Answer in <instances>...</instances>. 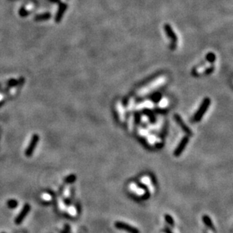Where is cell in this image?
<instances>
[{
	"label": "cell",
	"instance_id": "cell-22",
	"mask_svg": "<svg viewBox=\"0 0 233 233\" xmlns=\"http://www.w3.org/2000/svg\"><path fill=\"white\" fill-rule=\"evenodd\" d=\"M167 104H168L167 101H161V102H160L159 106H160V107H161V108H164V107H165L166 106H167Z\"/></svg>",
	"mask_w": 233,
	"mask_h": 233
},
{
	"label": "cell",
	"instance_id": "cell-7",
	"mask_svg": "<svg viewBox=\"0 0 233 233\" xmlns=\"http://www.w3.org/2000/svg\"><path fill=\"white\" fill-rule=\"evenodd\" d=\"M164 28L168 37L169 39H171V40L172 42H176L177 41V37L176 33H174V31L173 30L172 27H171L169 24H166L165 25H164Z\"/></svg>",
	"mask_w": 233,
	"mask_h": 233
},
{
	"label": "cell",
	"instance_id": "cell-3",
	"mask_svg": "<svg viewBox=\"0 0 233 233\" xmlns=\"http://www.w3.org/2000/svg\"><path fill=\"white\" fill-rule=\"evenodd\" d=\"M115 226H116V229L125 231V232L128 233H140V231H139L138 229L128 224V223H123V222L116 221L115 223Z\"/></svg>",
	"mask_w": 233,
	"mask_h": 233
},
{
	"label": "cell",
	"instance_id": "cell-2",
	"mask_svg": "<svg viewBox=\"0 0 233 233\" xmlns=\"http://www.w3.org/2000/svg\"><path fill=\"white\" fill-rule=\"evenodd\" d=\"M39 137L38 134H35L32 136V138L30 140V144L27 147V149L25 151V155L27 157H31L37 146L38 143H39Z\"/></svg>",
	"mask_w": 233,
	"mask_h": 233
},
{
	"label": "cell",
	"instance_id": "cell-21",
	"mask_svg": "<svg viewBox=\"0 0 233 233\" xmlns=\"http://www.w3.org/2000/svg\"><path fill=\"white\" fill-rule=\"evenodd\" d=\"M18 85V81L14 79H11L8 82V85L10 86V87H12V86H15Z\"/></svg>",
	"mask_w": 233,
	"mask_h": 233
},
{
	"label": "cell",
	"instance_id": "cell-12",
	"mask_svg": "<svg viewBox=\"0 0 233 233\" xmlns=\"http://www.w3.org/2000/svg\"><path fill=\"white\" fill-rule=\"evenodd\" d=\"M118 109V115H119V120H120L121 122H125V111L123 110V107H122L121 105L118 106L117 107Z\"/></svg>",
	"mask_w": 233,
	"mask_h": 233
},
{
	"label": "cell",
	"instance_id": "cell-5",
	"mask_svg": "<svg viewBox=\"0 0 233 233\" xmlns=\"http://www.w3.org/2000/svg\"><path fill=\"white\" fill-rule=\"evenodd\" d=\"M189 143V137L188 136H185V137H183V139L181 140V141L180 142V143L178 144V146H177V148L175 149L174 155L176 157H179L181 155L184 150L185 149L186 146H187V143Z\"/></svg>",
	"mask_w": 233,
	"mask_h": 233
},
{
	"label": "cell",
	"instance_id": "cell-10",
	"mask_svg": "<svg viewBox=\"0 0 233 233\" xmlns=\"http://www.w3.org/2000/svg\"><path fill=\"white\" fill-rule=\"evenodd\" d=\"M67 5L65 3H62L60 4V7H59V10L57 11V15H56V22H59V21L61 20V18H63V14L65 13V11H66Z\"/></svg>",
	"mask_w": 233,
	"mask_h": 233
},
{
	"label": "cell",
	"instance_id": "cell-23",
	"mask_svg": "<svg viewBox=\"0 0 233 233\" xmlns=\"http://www.w3.org/2000/svg\"><path fill=\"white\" fill-rule=\"evenodd\" d=\"M69 232H70V227H69V226H68V225H66L62 233H69Z\"/></svg>",
	"mask_w": 233,
	"mask_h": 233
},
{
	"label": "cell",
	"instance_id": "cell-14",
	"mask_svg": "<svg viewBox=\"0 0 233 233\" xmlns=\"http://www.w3.org/2000/svg\"><path fill=\"white\" fill-rule=\"evenodd\" d=\"M134 124H135L134 116H130L129 119H128V130H129L130 132H132V131H134Z\"/></svg>",
	"mask_w": 233,
	"mask_h": 233
},
{
	"label": "cell",
	"instance_id": "cell-25",
	"mask_svg": "<svg viewBox=\"0 0 233 233\" xmlns=\"http://www.w3.org/2000/svg\"><path fill=\"white\" fill-rule=\"evenodd\" d=\"M2 233H6V232H2Z\"/></svg>",
	"mask_w": 233,
	"mask_h": 233
},
{
	"label": "cell",
	"instance_id": "cell-18",
	"mask_svg": "<svg viewBox=\"0 0 233 233\" xmlns=\"http://www.w3.org/2000/svg\"><path fill=\"white\" fill-rule=\"evenodd\" d=\"M68 213H69V215L71 216H75L77 214V209H75L74 207H70L68 210Z\"/></svg>",
	"mask_w": 233,
	"mask_h": 233
},
{
	"label": "cell",
	"instance_id": "cell-8",
	"mask_svg": "<svg viewBox=\"0 0 233 233\" xmlns=\"http://www.w3.org/2000/svg\"><path fill=\"white\" fill-rule=\"evenodd\" d=\"M128 188H129L130 191H131V193H133L134 194L137 195L138 196H143L146 194V191L143 188H140V187H139L138 186L136 185L134 183L129 184Z\"/></svg>",
	"mask_w": 233,
	"mask_h": 233
},
{
	"label": "cell",
	"instance_id": "cell-13",
	"mask_svg": "<svg viewBox=\"0 0 233 233\" xmlns=\"http://www.w3.org/2000/svg\"><path fill=\"white\" fill-rule=\"evenodd\" d=\"M51 18V14L49 13H44L42 14H39L35 18V21H46Z\"/></svg>",
	"mask_w": 233,
	"mask_h": 233
},
{
	"label": "cell",
	"instance_id": "cell-16",
	"mask_svg": "<svg viewBox=\"0 0 233 233\" xmlns=\"http://www.w3.org/2000/svg\"><path fill=\"white\" fill-rule=\"evenodd\" d=\"M75 180H76V177H75L74 174H70L65 178L64 181H65V183H66V184H72V183L75 182Z\"/></svg>",
	"mask_w": 233,
	"mask_h": 233
},
{
	"label": "cell",
	"instance_id": "cell-15",
	"mask_svg": "<svg viewBox=\"0 0 233 233\" xmlns=\"http://www.w3.org/2000/svg\"><path fill=\"white\" fill-rule=\"evenodd\" d=\"M7 206L10 209H14L18 206V202L15 199H10L7 202Z\"/></svg>",
	"mask_w": 233,
	"mask_h": 233
},
{
	"label": "cell",
	"instance_id": "cell-11",
	"mask_svg": "<svg viewBox=\"0 0 233 233\" xmlns=\"http://www.w3.org/2000/svg\"><path fill=\"white\" fill-rule=\"evenodd\" d=\"M202 220H203L204 223H205L207 227H208L210 229H211V230L215 231L214 226L212 223V220H211V219L210 218L208 215H204L203 217H202Z\"/></svg>",
	"mask_w": 233,
	"mask_h": 233
},
{
	"label": "cell",
	"instance_id": "cell-1",
	"mask_svg": "<svg viewBox=\"0 0 233 233\" xmlns=\"http://www.w3.org/2000/svg\"><path fill=\"white\" fill-rule=\"evenodd\" d=\"M210 105H211V99L208 97L205 98L204 101H202V104L200 105V107H199L198 111L196 112L194 116V120L196 121V122H199V121H201L202 117L205 116V113L207 112L208 109L209 108Z\"/></svg>",
	"mask_w": 233,
	"mask_h": 233
},
{
	"label": "cell",
	"instance_id": "cell-20",
	"mask_svg": "<svg viewBox=\"0 0 233 233\" xmlns=\"http://www.w3.org/2000/svg\"><path fill=\"white\" fill-rule=\"evenodd\" d=\"M215 55H214L213 53H210V54H208V55H207V59H208V61L210 62H214V60H215Z\"/></svg>",
	"mask_w": 233,
	"mask_h": 233
},
{
	"label": "cell",
	"instance_id": "cell-9",
	"mask_svg": "<svg viewBox=\"0 0 233 233\" xmlns=\"http://www.w3.org/2000/svg\"><path fill=\"white\" fill-rule=\"evenodd\" d=\"M140 182H141V184H143V185H145L146 187H147L148 190L150 191L151 193H153L154 192L153 184H152V180H151V179L149 177H148V176L143 177H142L141 180H140Z\"/></svg>",
	"mask_w": 233,
	"mask_h": 233
},
{
	"label": "cell",
	"instance_id": "cell-4",
	"mask_svg": "<svg viewBox=\"0 0 233 233\" xmlns=\"http://www.w3.org/2000/svg\"><path fill=\"white\" fill-rule=\"evenodd\" d=\"M30 205L29 204H25L23 207L22 210L21 211V212L18 214V215L17 216V217L14 220V223L16 225H21L22 223V222L24 221V219L26 218L27 214L30 213Z\"/></svg>",
	"mask_w": 233,
	"mask_h": 233
},
{
	"label": "cell",
	"instance_id": "cell-6",
	"mask_svg": "<svg viewBox=\"0 0 233 233\" xmlns=\"http://www.w3.org/2000/svg\"><path fill=\"white\" fill-rule=\"evenodd\" d=\"M174 119L177 122V123L180 126V128H182L183 131H184L186 134H188V135H192V131L190 130V128L187 126V124L184 122L181 116L178 114H174Z\"/></svg>",
	"mask_w": 233,
	"mask_h": 233
},
{
	"label": "cell",
	"instance_id": "cell-19",
	"mask_svg": "<svg viewBox=\"0 0 233 233\" xmlns=\"http://www.w3.org/2000/svg\"><path fill=\"white\" fill-rule=\"evenodd\" d=\"M42 198L43 200L45 201V202H50L51 200V196L49 194H48V193H44L42 196Z\"/></svg>",
	"mask_w": 233,
	"mask_h": 233
},
{
	"label": "cell",
	"instance_id": "cell-24",
	"mask_svg": "<svg viewBox=\"0 0 233 233\" xmlns=\"http://www.w3.org/2000/svg\"><path fill=\"white\" fill-rule=\"evenodd\" d=\"M165 232H166V233H173V232H172L169 229H165Z\"/></svg>",
	"mask_w": 233,
	"mask_h": 233
},
{
	"label": "cell",
	"instance_id": "cell-17",
	"mask_svg": "<svg viewBox=\"0 0 233 233\" xmlns=\"http://www.w3.org/2000/svg\"><path fill=\"white\" fill-rule=\"evenodd\" d=\"M164 220H165V221L167 222L169 225H171V226H173L174 225V220L173 217L171 215H169V214H165V215H164Z\"/></svg>",
	"mask_w": 233,
	"mask_h": 233
}]
</instances>
